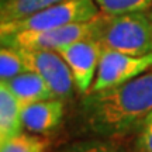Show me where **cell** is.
I'll use <instances>...</instances> for the list:
<instances>
[{"label": "cell", "mask_w": 152, "mask_h": 152, "mask_svg": "<svg viewBox=\"0 0 152 152\" xmlns=\"http://www.w3.org/2000/svg\"><path fill=\"white\" fill-rule=\"evenodd\" d=\"M151 113L152 69L118 86L85 94L79 110L83 130L111 140L138 131Z\"/></svg>", "instance_id": "1"}, {"label": "cell", "mask_w": 152, "mask_h": 152, "mask_svg": "<svg viewBox=\"0 0 152 152\" xmlns=\"http://www.w3.org/2000/svg\"><path fill=\"white\" fill-rule=\"evenodd\" d=\"M103 49L128 55L152 52V21L148 10L106 16L97 35Z\"/></svg>", "instance_id": "2"}, {"label": "cell", "mask_w": 152, "mask_h": 152, "mask_svg": "<svg viewBox=\"0 0 152 152\" xmlns=\"http://www.w3.org/2000/svg\"><path fill=\"white\" fill-rule=\"evenodd\" d=\"M104 13H99L97 16L82 23H73L68 26H62L45 31H23L0 35L1 47L23 49H49L59 51L71 44H75L87 38H97L100 28L106 20Z\"/></svg>", "instance_id": "3"}, {"label": "cell", "mask_w": 152, "mask_h": 152, "mask_svg": "<svg viewBox=\"0 0 152 152\" xmlns=\"http://www.w3.org/2000/svg\"><path fill=\"white\" fill-rule=\"evenodd\" d=\"M100 13L96 0H64L30 17L9 24H0V34L45 31L62 26L92 20Z\"/></svg>", "instance_id": "4"}, {"label": "cell", "mask_w": 152, "mask_h": 152, "mask_svg": "<svg viewBox=\"0 0 152 152\" xmlns=\"http://www.w3.org/2000/svg\"><path fill=\"white\" fill-rule=\"evenodd\" d=\"M152 69V52L147 55H128L103 49L96 79L90 92H100L109 87L135 79ZM89 92V93H90Z\"/></svg>", "instance_id": "5"}, {"label": "cell", "mask_w": 152, "mask_h": 152, "mask_svg": "<svg viewBox=\"0 0 152 152\" xmlns=\"http://www.w3.org/2000/svg\"><path fill=\"white\" fill-rule=\"evenodd\" d=\"M18 49L27 62L28 69L42 77L55 97L62 100L72 97L76 89L73 76L59 52L49 49Z\"/></svg>", "instance_id": "6"}, {"label": "cell", "mask_w": 152, "mask_h": 152, "mask_svg": "<svg viewBox=\"0 0 152 152\" xmlns=\"http://www.w3.org/2000/svg\"><path fill=\"white\" fill-rule=\"evenodd\" d=\"M102 51L103 47L97 38L82 39L56 51L66 61L73 76L76 90L80 94H87L92 89L97 73Z\"/></svg>", "instance_id": "7"}, {"label": "cell", "mask_w": 152, "mask_h": 152, "mask_svg": "<svg viewBox=\"0 0 152 152\" xmlns=\"http://www.w3.org/2000/svg\"><path fill=\"white\" fill-rule=\"evenodd\" d=\"M65 104L62 99H48L23 107V124L31 132L44 135L55 130L64 118Z\"/></svg>", "instance_id": "8"}, {"label": "cell", "mask_w": 152, "mask_h": 152, "mask_svg": "<svg viewBox=\"0 0 152 152\" xmlns=\"http://www.w3.org/2000/svg\"><path fill=\"white\" fill-rule=\"evenodd\" d=\"M0 83H4L23 107L27 104L35 103V102L55 97V94L45 83V80L33 71L21 73L10 79L9 82H0Z\"/></svg>", "instance_id": "9"}, {"label": "cell", "mask_w": 152, "mask_h": 152, "mask_svg": "<svg viewBox=\"0 0 152 152\" xmlns=\"http://www.w3.org/2000/svg\"><path fill=\"white\" fill-rule=\"evenodd\" d=\"M23 106L4 83H0V142L23 132Z\"/></svg>", "instance_id": "10"}, {"label": "cell", "mask_w": 152, "mask_h": 152, "mask_svg": "<svg viewBox=\"0 0 152 152\" xmlns=\"http://www.w3.org/2000/svg\"><path fill=\"white\" fill-rule=\"evenodd\" d=\"M61 1L64 0H1L0 24H9L23 20Z\"/></svg>", "instance_id": "11"}, {"label": "cell", "mask_w": 152, "mask_h": 152, "mask_svg": "<svg viewBox=\"0 0 152 152\" xmlns=\"http://www.w3.org/2000/svg\"><path fill=\"white\" fill-rule=\"evenodd\" d=\"M28 65L18 48L1 47L0 49V82H9L16 76L28 72Z\"/></svg>", "instance_id": "12"}, {"label": "cell", "mask_w": 152, "mask_h": 152, "mask_svg": "<svg viewBox=\"0 0 152 152\" xmlns=\"http://www.w3.org/2000/svg\"><path fill=\"white\" fill-rule=\"evenodd\" d=\"M49 141L38 134L21 132L4 142H0V152H47Z\"/></svg>", "instance_id": "13"}, {"label": "cell", "mask_w": 152, "mask_h": 152, "mask_svg": "<svg viewBox=\"0 0 152 152\" xmlns=\"http://www.w3.org/2000/svg\"><path fill=\"white\" fill-rule=\"evenodd\" d=\"M58 152H130L125 147L111 138H90L72 142Z\"/></svg>", "instance_id": "14"}, {"label": "cell", "mask_w": 152, "mask_h": 152, "mask_svg": "<svg viewBox=\"0 0 152 152\" xmlns=\"http://www.w3.org/2000/svg\"><path fill=\"white\" fill-rule=\"evenodd\" d=\"M102 13L107 16H117L124 13L148 10L152 0H96Z\"/></svg>", "instance_id": "15"}, {"label": "cell", "mask_w": 152, "mask_h": 152, "mask_svg": "<svg viewBox=\"0 0 152 152\" xmlns=\"http://www.w3.org/2000/svg\"><path fill=\"white\" fill-rule=\"evenodd\" d=\"M135 152H152V113L137 131Z\"/></svg>", "instance_id": "16"}, {"label": "cell", "mask_w": 152, "mask_h": 152, "mask_svg": "<svg viewBox=\"0 0 152 152\" xmlns=\"http://www.w3.org/2000/svg\"><path fill=\"white\" fill-rule=\"evenodd\" d=\"M149 13H151V21H152V10H151V11H149Z\"/></svg>", "instance_id": "17"}]
</instances>
